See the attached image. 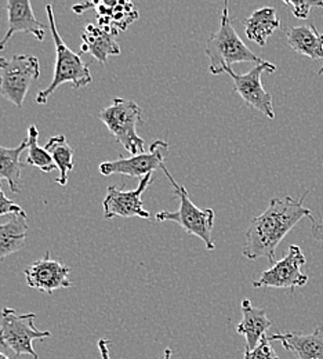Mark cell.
Masks as SVG:
<instances>
[{
    "instance_id": "cell-1",
    "label": "cell",
    "mask_w": 323,
    "mask_h": 359,
    "mask_svg": "<svg viewBox=\"0 0 323 359\" xmlns=\"http://www.w3.org/2000/svg\"><path fill=\"white\" fill-rule=\"evenodd\" d=\"M308 194L310 189L298 199L291 196L271 199L264 213L254 217L246 231L243 256L249 260L264 257L274 266L277 246L283 238L304 217H312V210L304 206Z\"/></svg>"
},
{
    "instance_id": "cell-2",
    "label": "cell",
    "mask_w": 323,
    "mask_h": 359,
    "mask_svg": "<svg viewBox=\"0 0 323 359\" xmlns=\"http://www.w3.org/2000/svg\"><path fill=\"white\" fill-rule=\"evenodd\" d=\"M206 55L209 58V71L212 75L226 74V71L236 62H254L256 65L266 61L254 54L236 34L232 27L228 1L224 3L221 11L219 31L213 32L207 39Z\"/></svg>"
},
{
    "instance_id": "cell-3",
    "label": "cell",
    "mask_w": 323,
    "mask_h": 359,
    "mask_svg": "<svg viewBox=\"0 0 323 359\" xmlns=\"http://www.w3.org/2000/svg\"><path fill=\"white\" fill-rule=\"evenodd\" d=\"M47 17H48V27L53 35V41L55 45V69H54V76L51 83L47 86L46 89L42 90L36 95V102L39 105H45L48 100V97L58 89L64 83H71L74 89H82L92 82V72L89 67L83 62L79 54L74 53L65 42L61 39L57 25H55V18H54V11L51 4H47Z\"/></svg>"
},
{
    "instance_id": "cell-4",
    "label": "cell",
    "mask_w": 323,
    "mask_h": 359,
    "mask_svg": "<svg viewBox=\"0 0 323 359\" xmlns=\"http://www.w3.org/2000/svg\"><path fill=\"white\" fill-rule=\"evenodd\" d=\"M162 172L166 175V177L172 182L174 188V195L180 199V208L176 212H159L156 213L155 219L156 222H173L176 224L183 226L185 231L191 235L198 236L202 239L207 250H214L216 243L212 236L213 226H214V217L216 213L213 209H200L195 206L189 198V192L186 191L184 185H180L174 177L170 175V172L163 166Z\"/></svg>"
},
{
    "instance_id": "cell-5",
    "label": "cell",
    "mask_w": 323,
    "mask_h": 359,
    "mask_svg": "<svg viewBox=\"0 0 323 359\" xmlns=\"http://www.w3.org/2000/svg\"><path fill=\"white\" fill-rule=\"evenodd\" d=\"M98 119L132 156L145 152V142L137 133V125L142 122V109L133 100L115 98L98 114Z\"/></svg>"
},
{
    "instance_id": "cell-6",
    "label": "cell",
    "mask_w": 323,
    "mask_h": 359,
    "mask_svg": "<svg viewBox=\"0 0 323 359\" xmlns=\"http://www.w3.org/2000/svg\"><path fill=\"white\" fill-rule=\"evenodd\" d=\"M36 315L17 314L13 309H3L0 311V346L11 350L15 357L29 355L39 359L34 341L43 340L51 336L48 330H39L35 326Z\"/></svg>"
},
{
    "instance_id": "cell-7",
    "label": "cell",
    "mask_w": 323,
    "mask_h": 359,
    "mask_svg": "<svg viewBox=\"0 0 323 359\" xmlns=\"http://www.w3.org/2000/svg\"><path fill=\"white\" fill-rule=\"evenodd\" d=\"M0 95L21 108L31 83L41 78L39 58L27 54L0 57Z\"/></svg>"
},
{
    "instance_id": "cell-8",
    "label": "cell",
    "mask_w": 323,
    "mask_h": 359,
    "mask_svg": "<svg viewBox=\"0 0 323 359\" xmlns=\"http://www.w3.org/2000/svg\"><path fill=\"white\" fill-rule=\"evenodd\" d=\"M277 67L273 62L264 61L263 64H256L247 74L239 75L228 68L226 74H228L233 82V91L238 93L242 100L252 108L260 111L268 119H275V111L273 104V95L266 91L261 83V75L264 72L274 74Z\"/></svg>"
},
{
    "instance_id": "cell-9",
    "label": "cell",
    "mask_w": 323,
    "mask_h": 359,
    "mask_svg": "<svg viewBox=\"0 0 323 359\" xmlns=\"http://www.w3.org/2000/svg\"><path fill=\"white\" fill-rule=\"evenodd\" d=\"M305 256L298 245L287 248L282 260L261 273V276L253 282V287H275V289H296L308 283V275L303 272L305 266Z\"/></svg>"
},
{
    "instance_id": "cell-10",
    "label": "cell",
    "mask_w": 323,
    "mask_h": 359,
    "mask_svg": "<svg viewBox=\"0 0 323 359\" xmlns=\"http://www.w3.org/2000/svg\"><path fill=\"white\" fill-rule=\"evenodd\" d=\"M169 155V142L156 140L152 142L148 152L139 154L130 158H121L118 161L102 162L98 168L104 177L112 175H123L133 179H142L144 176L153 173L165 166V161Z\"/></svg>"
},
{
    "instance_id": "cell-11",
    "label": "cell",
    "mask_w": 323,
    "mask_h": 359,
    "mask_svg": "<svg viewBox=\"0 0 323 359\" xmlns=\"http://www.w3.org/2000/svg\"><path fill=\"white\" fill-rule=\"evenodd\" d=\"M152 175L149 173L139 180V187L133 191H122L115 185L106 188V195L102 202L104 217L111 220L114 217H141L145 220L151 219V213L145 210L142 203V194L152 182Z\"/></svg>"
},
{
    "instance_id": "cell-12",
    "label": "cell",
    "mask_w": 323,
    "mask_h": 359,
    "mask_svg": "<svg viewBox=\"0 0 323 359\" xmlns=\"http://www.w3.org/2000/svg\"><path fill=\"white\" fill-rule=\"evenodd\" d=\"M69 271L71 269L68 266L53 260L50 257V252H46L41 260L32 263L24 271V275L29 287L53 294L54 290L72 286L71 280L68 279Z\"/></svg>"
},
{
    "instance_id": "cell-13",
    "label": "cell",
    "mask_w": 323,
    "mask_h": 359,
    "mask_svg": "<svg viewBox=\"0 0 323 359\" xmlns=\"http://www.w3.org/2000/svg\"><path fill=\"white\" fill-rule=\"evenodd\" d=\"M7 10V22L8 28L0 41V51L6 48L8 41L17 32H24L34 35L39 42H43L46 38L45 25L35 17L32 4L28 0H8L6 3Z\"/></svg>"
},
{
    "instance_id": "cell-14",
    "label": "cell",
    "mask_w": 323,
    "mask_h": 359,
    "mask_svg": "<svg viewBox=\"0 0 323 359\" xmlns=\"http://www.w3.org/2000/svg\"><path fill=\"white\" fill-rule=\"evenodd\" d=\"M94 8L98 25L115 36L139 20V11L130 1H98Z\"/></svg>"
},
{
    "instance_id": "cell-15",
    "label": "cell",
    "mask_w": 323,
    "mask_h": 359,
    "mask_svg": "<svg viewBox=\"0 0 323 359\" xmlns=\"http://www.w3.org/2000/svg\"><path fill=\"white\" fill-rule=\"evenodd\" d=\"M268 340L279 341L284 350L298 359H323V326H318L310 334L294 332L275 333Z\"/></svg>"
},
{
    "instance_id": "cell-16",
    "label": "cell",
    "mask_w": 323,
    "mask_h": 359,
    "mask_svg": "<svg viewBox=\"0 0 323 359\" xmlns=\"http://www.w3.org/2000/svg\"><path fill=\"white\" fill-rule=\"evenodd\" d=\"M242 320L236 326L238 334L246 339L245 350H254L260 341L266 337L267 330L273 326L264 309H257L249 299H245L240 304Z\"/></svg>"
},
{
    "instance_id": "cell-17",
    "label": "cell",
    "mask_w": 323,
    "mask_h": 359,
    "mask_svg": "<svg viewBox=\"0 0 323 359\" xmlns=\"http://www.w3.org/2000/svg\"><path fill=\"white\" fill-rule=\"evenodd\" d=\"M82 53H89L94 60L106 64L109 55H119L121 47L116 36L101 28L98 24H88L82 32Z\"/></svg>"
},
{
    "instance_id": "cell-18",
    "label": "cell",
    "mask_w": 323,
    "mask_h": 359,
    "mask_svg": "<svg viewBox=\"0 0 323 359\" xmlns=\"http://www.w3.org/2000/svg\"><path fill=\"white\" fill-rule=\"evenodd\" d=\"M286 39L289 46L298 54L311 60L323 61V34L318 32L314 24L301 27H287ZM323 75V67L318 72Z\"/></svg>"
},
{
    "instance_id": "cell-19",
    "label": "cell",
    "mask_w": 323,
    "mask_h": 359,
    "mask_svg": "<svg viewBox=\"0 0 323 359\" xmlns=\"http://www.w3.org/2000/svg\"><path fill=\"white\" fill-rule=\"evenodd\" d=\"M243 24L247 39L261 47L267 45L268 38L280 28V20L277 18V10L274 7H263L253 11Z\"/></svg>"
},
{
    "instance_id": "cell-20",
    "label": "cell",
    "mask_w": 323,
    "mask_h": 359,
    "mask_svg": "<svg viewBox=\"0 0 323 359\" xmlns=\"http://www.w3.org/2000/svg\"><path fill=\"white\" fill-rule=\"evenodd\" d=\"M28 238V216L13 215L8 222L0 224V260L22 250Z\"/></svg>"
},
{
    "instance_id": "cell-21",
    "label": "cell",
    "mask_w": 323,
    "mask_h": 359,
    "mask_svg": "<svg viewBox=\"0 0 323 359\" xmlns=\"http://www.w3.org/2000/svg\"><path fill=\"white\" fill-rule=\"evenodd\" d=\"M28 149V140L25 138L18 147L7 148L0 145V181L6 180L11 192L18 194L20 179L24 165L21 162V154Z\"/></svg>"
},
{
    "instance_id": "cell-22",
    "label": "cell",
    "mask_w": 323,
    "mask_h": 359,
    "mask_svg": "<svg viewBox=\"0 0 323 359\" xmlns=\"http://www.w3.org/2000/svg\"><path fill=\"white\" fill-rule=\"evenodd\" d=\"M47 152L51 155L55 168L60 170V177L55 180L61 187H67L68 173L75 169L74 165V149L69 147L68 140L64 135H54L47 141Z\"/></svg>"
},
{
    "instance_id": "cell-23",
    "label": "cell",
    "mask_w": 323,
    "mask_h": 359,
    "mask_svg": "<svg viewBox=\"0 0 323 359\" xmlns=\"http://www.w3.org/2000/svg\"><path fill=\"white\" fill-rule=\"evenodd\" d=\"M39 132L36 126H29L28 129V156H27V165L35 166L43 173H50L55 170V163L51 158V155L46 151V148H42L38 142Z\"/></svg>"
},
{
    "instance_id": "cell-24",
    "label": "cell",
    "mask_w": 323,
    "mask_h": 359,
    "mask_svg": "<svg viewBox=\"0 0 323 359\" xmlns=\"http://www.w3.org/2000/svg\"><path fill=\"white\" fill-rule=\"evenodd\" d=\"M245 359H279V357L266 336L254 350H245Z\"/></svg>"
},
{
    "instance_id": "cell-25",
    "label": "cell",
    "mask_w": 323,
    "mask_h": 359,
    "mask_svg": "<svg viewBox=\"0 0 323 359\" xmlns=\"http://www.w3.org/2000/svg\"><path fill=\"white\" fill-rule=\"evenodd\" d=\"M284 4L293 7L294 17L300 20H307L310 15V10L312 7H323V1H290L286 0Z\"/></svg>"
},
{
    "instance_id": "cell-26",
    "label": "cell",
    "mask_w": 323,
    "mask_h": 359,
    "mask_svg": "<svg viewBox=\"0 0 323 359\" xmlns=\"http://www.w3.org/2000/svg\"><path fill=\"white\" fill-rule=\"evenodd\" d=\"M6 215H11V216H13V215L27 216V213L24 212V209H22L20 205L11 202V201L4 195L3 189H1V184H0V216H6Z\"/></svg>"
},
{
    "instance_id": "cell-27",
    "label": "cell",
    "mask_w": 323,
    "mask_h": 359,
    "mask_svg": "<svg viewBox=\"0 0 323 359\" xmlns=\"http://www.w3.org/2000/svg\"><path fill=\"white\" fill-rule=\"evenodd\" d=\"M311 220V235L312 238L323 245V220H317L314 216L310 217Z\"/></svg>"
},
{
    "instance_id": "cell-28",
    "label": "cell",
    "mask_w": 323,
    "mask_h": 359,
    "mask_svg": "<svg viewBox=\"0 0 323 359\" xmlns=\"http://www.w3.org/2000/svg\"><path fill=\"white\" fill-rule=\"evenodd\" d=\"M109 347H111V341H108L106 339H99L98 340V350L101 354V359H111L109 357Z\"/></svg>"
},
{
    "instance_id": "cell-29",
    "label": "cell",
    "mask_w": 323,
    "mask_h": 359,
    "mask_svg": "<svg viewBox=\"0 0 323 359\" xmlns=\"http://www.w3.org/2000/svg\"><path fill=\"white\" fill-rule=\"evenodd\" d=\"M90 7H94V3H83V4H79V6H74L72 10L76 14H82L86 8H90Z\"/></svg>"
},
{
    "instance_id": "cell-30",
    "label": "cell",
    "mask_w": 323,
    "mask_h": 359,
    "mask_svg": "<svg viewBox=\"0 0 323 359\" xmlns=\"http://www.w3.org/2000/svg\"><path fill=\"white\" fill-rule=\"evenodd\" d=\"M172 354H173V351H172L170 348H166L165 353H163V355L158 359H172Z\"/></svg>"
},
{
    "instance_id": "cell-31",
    "label": "cell",
    "mask_w": 323,
    "mask_h": 359,
    "mask_svg": "<svg viewBox=\"0 0 323 359\" xmlns=\"http://www.w3.org/2000/svg\"><path fill=\"white\" fill-rule=\"evenodd\" d=\"M0 359H10L6 354H3V353H0Z\"/></svg>"
},
{
    "instance_id": "cell-32",
    "label": "cell",
    "mask_w": 323,
    "mask_h": 359,
    "mask_svg": "<svg viewBox=\"0 0 323 359\" xmlns=\"http://www.w3.org/2000/svg\"><path fill=\"white\" fill-rule=\"evenodd\" d=\"M322 8H323V7H322Z\"/></svg>"
}]
</instances>
